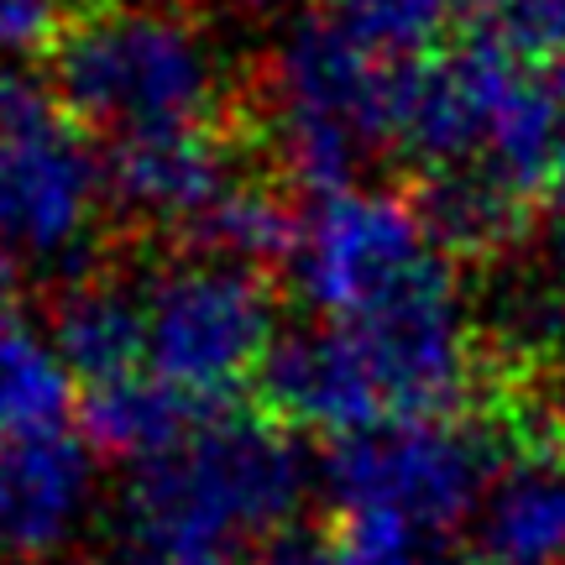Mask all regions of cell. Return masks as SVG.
<instances>
[{"label": "cell", "instance_id": "obj_1", "mask_svg": "<svg viewBox=\"0 0 565 565\" xmlns=\"http://www.w3.org/2000/svg\"><path fill=\"white\" fill-rule=\"evenodd\" d=\"M309 461L278 424L215 408L173 450L131 466L126 550L147 561H215L267 550L299 524Z\"/></svg>", "mask_w": 565, "mask_h": 565}, {"label": "cell", "instance_id": "obj_2", "mask_svg": "<svg viewBox=\"0 0 565 565\" xmlns=\"http://www.w3.org/2000/svg\"><path fill=\"white\" fill-rule=\"evenodd\" d=\"M53 95L95 137L225 121V63L183 0H79L53 42Z\"/></svg>", "mask_w": 565, "mask_h": 565}, {"label": "cell", "instance_id": "obj_3", "mask_svg": "<svg viewBox=\"0 0 565 565\" xmlns=\"http://www.w3.org/2000/svg\"><path fill=\"white\" fill-rule=\"evenodd\" d=\"M408 68L356 47L330 21H299L263 79V141L303 194H341L404 137Z\"/></svg>", "mask_w": 565, "mask_h": 565}, {"label": "cell", "instance_id": "obj_4", "mask_svg": "<svg viewBox=\"0 0 565 565\" xmlns=\"http://www.w3.org/2000/svg\"><path fill=\"white\" fill-rule=\"evenodd\" d=\"M503 440L477 414H393L335 435L320 461L324 498L341 519H383L419 540H445L482 508Z\"/></svg>", "mask_w": 565, "mask_h": 565}, {"label": "cell", "instance_id": "obj_5", "mask_svg": "<svg viewBox=\"0 0 565 565\" xmlns=\"http://www.w3.org/2000/svg\"><path fill=\"white\" fill-rule=\"evenodd\" d=\"M105 204V158L68 105L42 84L0 79V246L68 278L89 267Z\"/></svg>", "mask_w": 565, "mask_h": 565}, {"label": "cell", "instance_id": "obj_6", "mask_svg": "<svg viewBox=\"0 0 565 565\" xmlns=\"http://www.w3.org/2000/svg\"><path fill=\"white\" fill-rule=\"evenodd\" d=\"M147 303V356L158 377L183 387L189 398L221 408L225 393L257 383V366L278 341V299L263 267L236 257L189 252L141 282Z\"/></svg>", "mask_w": 565, "mask_h": 565}, {"label": "cell", "instance_id": "obj_7", "mask_svg": "<svg viewBox=\"0 0 565 565\" xmlns=\"http://www.w3.org/2000/svg\"><path fill=\"white\" fill-rule=\"evenodd\" d=\"M445 246L429 236L414 194L393 189H341L320 194L299 215V236L288 252L294 294L320 320H356L429 267Z\"/></svg>", "mask_w": 565, "mask_h": 565}, {"label": "cell", "instance_id": "obj_8", "mask_svg": "<svg viewBox=\"0 0 565 565\" xmlns=\"http://www.w3.org/2000/svg\"><path fill=\"white\" fill-rule=\"evenodd\" d=\"M100 450L74 424L26 429L0 445V561L47 565L95 513Z\"/></svg>", "mask_w": 565, "mask_h": 565}, {"label": "cell", "instance_id": "obj_9", "mask_svg": "<svg viewBox=\"0 0 565 565\" xmlns=\"http://www.w3.org/2000/svg\"><path fill=\"white\" fill-rule=\"evenodd\" d=\"M110 204L141 225H158L168 236H189L215 204L246 179L231 126H189L158 137L110 141L105 152Z\"/></svg>", "mask_w": 565, "mask_h": 565}, {"label": "cell", "instance_id": "obj_10", "mask_svg": "<svg viewBox=\"0 0 565 565\" xmlns=\"http://www.w3.org/2000/svg\"><path fill=\"white\" fill-rule=\"evenodd\" d=\"M257 393H263V408L278 424L320 429L330 440L387 419V404L372 383L366 356L341 324L330 320L278 335L263 366H257Z\"/></svg>", "mask_w": 565, "mask_h": 565}, {"label": "cell", "instance_id": "obj_11", "mask_svg": "<svg viewBox=\"0 0 565 565\" xmlns=\"http://www.w3.org/2000/svg\"><path fill=\"white\" fill-rule=\"evenodd\" d=\"M492 565H565V445L508 450L477 508Z\"/></svg>", "mask_w": 565, "mask_h": 565}, {"label": "cell", "instance_id": "obj_12", "mask_svg": "<svg viewBox=\"0 0 565 565\" xmlns=\"http://www.w3.org/2000/svg\"><path fill=\"white\" fill-rule=\"evenodd\" d=\"M429 236L456 257V263H498L529 236L534 225V194L508 183L487 162H445L424 168L414 189Z\"/></svg>", "mask_w": 565, "mask_h": 565}, {"label": "cell", "instance_id": "obj_13", "mask_svg": "<svg viewBox=\"0 0 565 565\" xmlns=\"http://www.w3.org/2000/svg\"><path fill=\"white\" fill-rule=\"evenodd\" d=\"M47 341L58 345L74 377L100 383L116 372H131L147 356V303L141 288L100 273H68L47 309Z\"/></svg>", "mask_w": 565, "mask_h": 565}, {"label": "cell", "instance_id": "obj_14", "mask_svg": "<svg viewBox=\"0 0 565 565\" xmlns=\"http://www.w3.org/2000/svg\"><path fill=\"white\" fill-rule=\"evenodd\" d=\"M210 414L215 408L189 398L183 387L158 377L152 366H131V372H116V377H100V383H84L79 429L100 456L141 466L162 456V450H173Z\"/></svg>", "mask_w": 565, "mask_h": 565}, {"label": "cell", "instance_id": "obj_15", "mask_svg": "<svg viewBox=\"0 0 565 565\" xmlns=\"http://www.w3.org/2000/svg\"><path fill=\"white\" fill-rule=\"evenodd\" d=\"M74 408V372L47 341V330L17 320L0 303V445L26 429L68 424Z\"/></svg>", "mask_w": 565, "mask_h": 565}, {"label": "cell", "instance_id": "obj_16", "mask_svg": "<svg viewBox=\"0 0 565 565\" xmlns=\"http://www.w3.org/2000/svg\"><path fill=\"white\" fill-rule=\"evenodd\" d=\"M294 236H299V215L288 210V200H282L278 189L263 179H242L189 236H183V246H189V252L236 257V263L263 267V263H288Z\"/></svg>", "mask_w": 565, "mask_h": 565}, {"label": "cell", "instance_id": "obj_17", "mask_svg": "<svg viewBox=\"0 0 565 565\" xmlns=\"http://www.w3.org/2000/svg\"><path fill=\"white\" fill-rule=\"evenodd\" d=\"M461 0H320V21L393 63H419L450 26Z\"/></svg>", "mask_w": 565, "mask_h": 565}, {"label": "cell", "instance_id": "obj_18", "mask_svg": "<svg viewBox=\"0 0 565 565\" xmlns=\"http://www.w3.org/2000/svg\"><path fill=\"white\" fill-rule=\"evenodd\" d=\"M263 565H424V540L383 519H341L330 540L288 529L263 550Z\"/></svg>", "mask_w": 565, "mask_h": 565}, {"label": "cell", "instance_id": "obj_19", "mask_svg": "<svg viewBox=\"0 0 565 565\" xmlns=\"http://www.w3.org/2000/svg\"><path fill=\"white\" fill-rule=\"evenodd\" d=\"M529 58H565V0H461Z\"/></svg>", "mask_w": 565, "mask_h": 565}, {"label": "cell", "instance_id": "obj_20", "mask_svg": "<svg viewBox=\"0 0 565 565\" xmlns=\"http://www.w3.org/2000/svg\"><path fill=\"white\" fill-rule=\"evenodd\" d=\"M79 0H0V58L53 53Z\"/></svg>", "mask_w": 565, "mask_h": 565}, {"label": "cell", "instance_id": "obj_21", "mask_svg": "<svg viewBox=\"0 0 565 565\" xmlns=\"http://www.w3.org/2000/svg\"><path fill=\"white\" fill-rule=\"evenodd\" d=\"M550 267H555V288L565 294V147L550 173Z\"/></svg>", "mask_w": 565, "mask_h": 565}, {"label": "cell", "instance_id": "obj_22", "mask_svg": "<svg viewBox=\"0 0 565 565\" xmlns=\"http://www.w3.org/2000/svg\"><path fill=\"white\" fill-rule=\"evenodd\" d=\"M137 555V550H131ZM141 565H162V561H147V555H137ZM179 565H252V561H242V555H215V561H179Z\"/></svg>", "mask_w": 565, "mask_h": 565}, {"label": "cell", "instance_id": "obj_23", "mask_svg": "<svg viewBox=\"0 0 565 565\" xmlns=\"http://www.w3.org/2000/svg\"><path fill=\"white\" fill-rule=\"evenodd\" d=\"M6 294H11V252L0 246V303H6Z\"/></svg>", "mask_w": 565, "mask_h": 565}, {"label": "cell", "instance_id": "obj_24", "mask_svg": "<svg viewBox=\"0 0 565 565\" xmlns=\"http://www.w3.org/2000/svg\"><path fill=\"white\" fill-rule=\"evenodd\" d=\"M236 6H252V11H267V6H282V0H236Z\"/></svg>", "mask_w": 565, "mask_h": 565}, {"label": "cell", "instance_id": "obj_25", "mask_svg": "<svg viewBox=\"0 0 565 565\" xmlns=\"http://www.w3.org/2000/svg\"><path fill=\"white\" fill-rule=\"evenodd\" d=\"M487 565H492V561H487Z\"/></svg>", "mask_w": 565, "mask_h": 565}]
</instances>
